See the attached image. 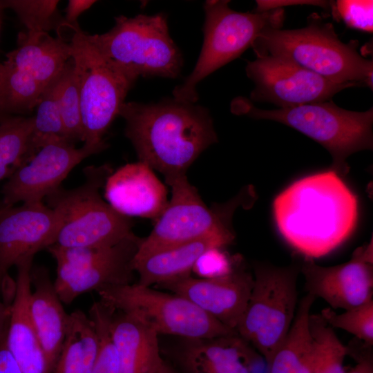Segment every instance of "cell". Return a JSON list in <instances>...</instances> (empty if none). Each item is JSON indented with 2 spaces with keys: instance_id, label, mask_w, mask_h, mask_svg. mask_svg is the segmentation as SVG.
<instances>
[{
  "instance_id": "1",
  "label": "cell",
  "mask_w": 373,
  "mask_h": 373,
  "mask_svg": "<svg viewBox=\"0 0 373 373\" xmlns=\"http://www.w3.org/2000/svg\"><path fill=\"white\" fill-rule=\"evenodd\" d=\"M277 229L303 257L324 256L346 241L358 217L356 196L332 170L299 179L274 198Z\"/></svg>"
},
{
  "instance_id": "2",
  "label": "cell",
  "mask_w": 373,
  "mask_h": 373,
  "mask_svg": "<svg viewBox=\"0 0 373 373\" xmlns=\"http://www.w3.org/2000/svg\"><path fill=\"white\" fill-rule=\"evenodd\" d=\"M119 115L139 161L160 172L166 183L186 175L199 155L218 142L209 110L173 97L124 102Z\"/></svg>"
},
{
  "instance_id": "3",
  "label": "cell",
  "mask_w": 373,
  "mask_h": 373,
  "mask_svg": "<svg viewBox=\"0 0 373 373\" xmlns=\"http://www.w3.org/2000/svg\"><path fill=\"white\" fill-rule=\"evenodd\" d=\"M358 42L345 44L332 23L314 13L299 29L267 28L254 40L256 57H281L322 77L339 84L372 88V60L357 50Z\"/></svg>"
},
{
  "instance_id": "4",
  "label": "cell",
  "mask_w": 373,
  "mask_h": 373,
  "mask_svg": "<svg viewBox=\"0 0 373 373\" xmlns=\"http://www.w3.org/2000/svg\"><path fill=\"white\" fill-rule=\"evenodd\" d=\"M84 182L73 189L60 186L44 200L57 217L52 245L60 247H108L134 233V222L115 210L102 195L113 170L109 164L84 169Z\"/></svg>"
},
{
  "instance_id": "5",
  "label": "cell",
  "mask_w": 373,
  "mask_h": 373,
  "mask_svg": "<svg viewBox=\"0 0 373 373\" xmlns=\"http://www.w3.org/2000/svg\"><path fill=\"white\" fill-rule=\"evenodd\" d=\"M232 111L254 119L273 120L290 126L319 143L332 157L330 169L347 175L346 160L373 147V108L364 112L343 109L330 101L263 110L244 97L235 99Z\"/></svg>"
},
{
  "instance_id": "6",
  "label": "cell",
  "mask_w": 373,
  "mask_h": 373,
  "mask_svg": "<svg viewBox=\"0 0 373 373\" xmlns=\"http://www.w3.org/2000/svg\"><path fill=\"white\" fill-rule=\"evenodd\" d=\"M166 184L171 197L145 238H141L137 256L196 240L209 236H223L235 240L233 216L240 207H250L257 196L247 186L227 202L214 203L209 207L187 176L173 179Z\"/></svg>"
},
{
  "instance_id": "7",
  "label": "cell",
  "mask_w": 373,
  "mask_h": 373,
  "mask_svg": "<svg viewBox=\"0 0 373 373\" xmlns=\"http://www.w3.org/2000/svg\"><path fill=\"white\" fill-rule=\"evenodd\" d=\"M88 37L104 57L136 80L139 77L175 79L181 73L183 57L163 13L120 15L108 31L88 34Z\"/></svg>"
},
{
  "instance_id": "8",
  "label": "cell",
  "mask_w": 373,
  "mask_h": 373,
  "mask_svg": "<svg viewBox=\"0 0 373 373\" xmlns=\"http://www.w3.org/2000/svg\"><path fill=\"white\" fill-rule=\"evenodd\" d=\"M229 3L226 0L204 3L202 48L192 73L173 90L175 99L195 104L198 99V83L240 57L262 30L283 26L285 13L282 8L262 12H240L232 10Z\"/></svg>"
},
{
  "instance_id": "9",
  "label": "cell",
  "mask_w": 373,
  "mask_h": 373,
  "mask_svg": "<svg viewBox=\"0 0 373 373\" xmlns=\"http://www.w3.org/2000/svg\"><path fill=\"white\" fill-rule=\"evenodd\" d=\"M300 272V262L285 267L260 262L254 265L252 290L236 331L267 364L294 321Z\"/></svg>"
},
{
  "instance_id": "10",
  "label": "cell",
  "mask_w": 373,
  "mask_h": 373,
  "mask_svg": "<svg viewBox=\"0 0 373 373\" xmlns=\"http://www.w3.org/2000/svg\"><path fill=\"white\" fill-rule=\"evenodd\" d=\"M71 29L69 42L80 98L84 144L107 149L104 136L137 80L104 57L79 26Z\"/></svg>"
},
{
  "instance_id": "11",
  "label": "cell",
  "mask_w": 373,
  "mask_h": 373,
  "mask_svg": "<svg viewBox=\"0 0 373 373\" xmlns=\"http://www.w3.org/2000/svg\"><path fill=\"white\" fill-rule=\"evenodd\" d=\"M97 292L103 303L133 316L158 336L206 338L237 333L176 294L137 283L106 287Z\"/></svg>"
},
{
  "instance_id": "12",
  "label": "cell",
  "mask_w": 373,
  "mask_h": 373,
  "mask_svg": "<svg viewBox=\"0 0 373 373\" xmlns=\"http://www.w3.org/2000/svg\"><path fill=\"white\" fill-rule=\"evenodd\" d=\"M140 239L133 233L108 247L50 246L47 250L57 264L54 286L61 302L70 304L91 290L131 284L132 261Z\"/></svg>"
},
{
  "instance_id": "13",
  "label": "cell",
  "mask_w": 373,
  "mask_h": 373,
  "mask_svg": "<svg viewBox=\"0 0 373 373\" xmlns=\"http://www.w3.org/2000/svg\"><path fill=\"white\" fill-rule=\"evenodd\" d=\"M247 77L255 88L254 102H269L279 108L330 101L342 90L356 86L333 82L281 57L263 55L247 61Z\"/></svg>"
},
{
  "instance_id": "14",
  "label": "cell",
  "mask_w": 373,
  "mask_h": 373,
  "mask_svg": "<svg viewBox=\"0 0 373 373\" xmlns=\"http://www.w3.org/2000/svg\"><path fill=\"white\" fill-rule=\"evenodd\" d=\"M66 139L42 146L20 166L1 189L2 207L43 200L61 186L68 173L86 158L106 148L85 144L77 148Z\"/></svg>"
},
{
  "instance_id": "15",
  "label": "cell",
  "mask_w": 373,
  "mask_h": 373,
  "mask_svg": "<svg viewBox=\"0 0 373 373\" xmlns=\"http://www.w3.org/2000/svg\"><path fill=\"white\" fill-rule=\"evenodd\" d=\"M300 272L307 294L327 302L332 309L347 310L372 298L373 242L357 247L350 260L331 267L303 257Z\"/></svg>"
},
{
  "instance_id": "16",
  "label": "cell",
  "mask_w": 373,
  "mask_h": 373,
  "mask_svg": "<svg viewBox=\"0 0 373 373\" xmlns=\"http://www.w3.org/2000/svg\"><path fill=\"white\" fill-rule=\"evenodd\" d=\"M254 275L241 257L227 274L204 278L188 276L157 285L182 296L227 327L235 330L245 309Z\"/></svg>"
},
{
  "instance_id": "17",
  "label": "cell",
  "mask_w": 373,
  "mask_h": 373,
  "mask_svg": "<svg viewBox=\"0 0 373 373\" xmlns=\"http://www.w3.org/2000/svg\"><path fill=\"white\" fill-rule=\"evenodd\" d=\"M57 220L43 202L22 203L0 208V280L12 266L33 260L55 240Z\"/></svg>"
},
{
  "instance_id": "18",
  "label": "cell",
  "mask_w": 373,
  "mask_h": 373,
  "mask_svg": "<svg viewBox=\"0 0 373 373\" xmlns=\"http://www.w3.org/2000/svg\"><path fill=\"white\" fill-rule=\"evenodd\" d=\"M180 338L174 356L183 373H258L262 356L237 333Z\"/></svg>"
},
{
  "instance_id": "19",
  "label": "cell",
  "mask_w": 373,
  "mask_h": 373,
  "mask_svg": "<svg viewBox=\"0 0 373 373\" xmlns=\"http://www.w3.org/2000/svg\"><path fill=\"white\" fill-rule=\"evenodd\" d=\"M103 189L106 202L129 218L137 216L155 221L168 202L166 186L151 168L140 161L113 171Z\"/></svg>"
},
{
  "instance_id": "20",
  "label": "cell",
  "mask_w": 373,
  "mask_h": 373,
  "mask_svg": "<svg viewBox=\"0 0 373 373\" xmlns=\"http://www.w3.org/2000/svg\"><path fill=\"white\" fill-rule=\"evenodd\" d=\"M6 345L22 373H50L29 310L32 260L17 266Z\"/></svg>"
},
{
  "instance_id": "21",
  "label": "cell",
  "mask_w": 373,
  "mask_h": 373,
  "mask_svg": "<svg viewBox=\"0 0 373 373\" xmlns=\"http://www.w3.org/2000/svg\"><path fill=\"white\" fill-rule=\"evenodd\" d=\"M29 310L44 352L50 373H53L67 333L69 316L55 290L48 271L41 266L32 267Z\"/></svg>"
},
{
  "instance_id": "22",
  "label": "cell",
  "mask_w": 373,
  "mask_h": 373,
  "mask_svg": "<svg viewBox=\"0 0 373 373\" xmlns=\"http://www.w3.org/2000/svg\"><path fill=\"white\" fill-rule=\"evenodd\" d=\"M233 241L223 236H209L145 255H135L132 267L138 275L136 283L152 287L190 276L198 260L207 251L223 249Z\"/></svg>"
},
{
  "instance_id": "23",
  "label": "cell",
  "mask_w": 373,
  "mask_h": 373,
  "mask_svg": "<svg viewBox=\"0 0 373 373\" xmlns=\"http://www.w3.org/2000/svg\"><path fill=\"white\" fill-rule=\"evenodd\" d=\"M4 66L47 88L59 77L72 57L70 42L48 32L20 34L18 46L6 55Z\"/></svg>"
},
{
  "instance_id": "24",
  "label": "cell",
  "mask_w": 373,
  "mask_h": 373,
  "mask_svg": "<svg viewBox=\"0 0 373 373\" xmlns=\"http://www.w3.org/2000/svg\"><path fill=\"white\" fill-rule=\"evenodd\" d=\"M121 373H157L163 359L158 335L133 316L115 311L111 322Z\"/></svg>"
},
{
  "instance_id": "25",
  "label": "cell",
  "mask_w": 373,
  "mask_h": 373,
  "mask_svg": "<svg viewBox=\"0 0 373 373\" xmlns=\"http://www.w3.org/2000/svg\"><path fill=\"white\" fill-rule=\"evenodd\" d=\"M315 300L306 294L300 300L285 338L267 364V373H312L314 346L309 319Z\"/></svg>"
},
{
  "instance_id": "26",
  "label": "cell",
  "mask_w": 373,
  "mask_h": 373,
  "mask_svg": "<svg viewBox=\"0 0 373 373\" xmlns=\"http://www.w3.org/2000/svg\"><path fill=\"white\" fill-rule=\"evenodd\" d=\"M97 350V335L91 319L79 309L72 312L53 373H91Z\"/></svg>"
},
{
  "instance_id": "27",
  "label": "cell",
  "mask_w": 373,
  "mask_h": 373,
  "mask_svg": "<svg viewBox=\"0 0 373 373\" xmlns=\"http://www.w3.org/2000/svg\"><path fill=\"white\" fill-rule=\"evenodd\" d=\"M32 128L33 116L7 115L0 119V182L30 159Z\"/></svg>"
},
{
  "instance_id": "28",
  "label": "cell",
  "mask_w": 373,
  "mask_h": 373,
  "mask_svg": "<svg viewBox=\"0 0 373 373\" xmlns=\"http://www.w3.org/2000/svg\"><path fill=\"white\" fill-rule=\"evenodd\" d=\"M309 323L314 346L312 373H347L344 361L350 354L349 347L339 340L320 314H310Z\"/></svg>"
},
{
  "instance_id": "29",
  "label": "cell",
  "mask_w": 373,
  "mask_h": 373,
  "mask_svg": "<svg viewBox=\"0 0 373 373\" xmlns=\"http://www.w3.org/2000/svg\"><path fill=\"white\" fill-rule=\"evenodd\" d=\"M55 89L66 138L73 144L84 142L80 98L72 57L56 80Z\"/></svg>"
},
{
  "instance_id": "30",
  "label": "cell",
  "mask_w": 373,
  "mask_h": 373,
  "mask_svg": "<svg viewBox=\"0 0 373 373\" xmlns=\"http://www.w3.org/2000/svg\"><path fill=\"white\" fill-rule=\"evenodd\" d=\"M55 82L44 90L35 107L30 140V158L49 142L59 139L68 140L56 97Z\"/></svg>"
},
{
  "instance_id": "31",
  "label": "cell",
  "mask_w": 373,
  "mask_h": 373,
  "mask_svg": "<svg viewBox=\"0 0 373 373\" xmlns=\"http://www.w3.org/2000/svg\"><path fill=\"white\" fill-rule=\"evenodd\" d=\"M114 310L100 300L95 302L89 309L98 338V350L91 373H121L117 350L111 332Z\"/></svg>"
},
{
  "instance_id": "32",
  "label": "cell",
  "mask_w": 373,
  "mask_h": 373,
  "mask_svg": "<svg viewBox=\"0 0 373 373\" xmlns=\"http://www.w3.org/2000/svg\"><path fill=\"white\" fill-rule=\"evenodd\" d=\"M58 3L55 0L0 1L3 9L10 8L15 12L30 33L48 32L66 26L57 13Z\"/></svg>"
},
{
  "instance_id": "33",
  "label": "cell",
  "mask_w": 373,
  "mask_h": 373,
  "mask_svg": "<svg viewBox=\"0 0 373 373\" xmlns=\"http://www.w3.org/2000/svg\"><path fill=\"white\" fill-rule=\"evenodd\" d=\"M320 315L332 328L343 329L371 347L373 345V299L337 314L330 307L324 308Z\"/></svg>"
},
{
  "instance_id": "34",
  "label": "cell",
  "mask_w": 373,
  "mask_h": 373,
  "mask_svg": "<svg viewBox=\"0 0 373 373\" xmlns=\"http://www.w3.org/2000/svg\"><path fill=\"white\" fill-rule=\"evenodd\" d=\"M333 15L342 19L347 26L358 30L372 32L373 1L338 0L330 3Z\"/></svg>"
},
{
  "instance_id": "35",
  "label": "cell",
  "mask_w": 373,
  "mask_h": 373,
  "mask_svg": "<svg viewBox=\"0 0 373 373\" xmlns=\"http://www.w3.org/2000/svg\"><path fill=\"white\" fill-rule=\"evenodd\" d=\"M238 257H228L222 249H211L198 260L194 268L207 275V277L225 274L233 269Z\"/></svg>"
},
{
  "instance_id": "36",
  "label": "cell",
  "mask_w": 373,
  "mask_h": 373,
  "mask_svg": "<svg viewBox=\"0 0 373 373\" xmlns=\"http://www.w3.org/2000/svg\"><path fill=\"white\" fill-rule=\"evenodd\" d=\"M256 12H262L268 10L282 8L284 6L294 5H312L321 6L325 9L329 8V3L325 1L314 0H277V1H256Z\"/></svg>"
},
{
  "instance_id": "37",
  "label": "cell",
  "mask_w": 373,
  "mask_h": 373,
  "mask_svg": "<svg viewBox=\"0 0 373 373\" xmlns=\"http://www.w3.org/2000/svg\"><path fill=\"white\" fill-rule=\"evenodd\" d=\"M96 1L93 0H70L65 9L64 21L67 26L73 28L77 26L78 17L86 10H88Z\"/></svg>"
},
{
  "instance_id": "38",
  "label": "cell",
  "mask_w": 373,
  "mask_h": 373,
  "mask_svg": "<svg viewBox=\"0 0 373 373\" xmlns=\"http://www.w3.org/2000/svg\"><path fill=\"white\" fill-rule=\"evenodd\" d=\"M0 373H22L6 345V336L0 341Z\"/></svg>"
},
{
  "instance_id": "39",
  "label": "cell",
  "mask_w": 373,
  "mask_h": 373,
  "mask_svg": "<svg viewBox=\"0 0 373 373\" xmlns=\"http://www.w3.org/2000/svg\"><path fill=\"white\" fill-rule=\"evenodd\" d=\"M2 281L0 280V286ZM10 316V305H6L0 300V341L6 336Z\"/></svg>"
},
{
  "instance_id": "40",
  "label": "cell",
  "mask_w": 373,
  "mask_h": 373,
  "mask_svg": "<svg viewBox=\"0 0 373 373\" xmlns=\"http://www.w3.org/2000/svg\"><path fill=\"white\" fill-rule=\"evenodd\" d=\"M347 373H373V363L370 355L358 357L356 365Z\"/></svg>"
},
{
  "instance_id": "41",
  "label": "cell",
  "mask_w": 373,
  "mask_h": 373,
  "mask_svg": "<svg viewBox=\"0 0 373 373\" xmlns=\"http://www.w3.org/2000/svg\"><path fill=\"white\" fill-rule=\"evenodd\" d=\"M157 373H181L167 362L162 361Z\"/></svg>"
},
{
  "instance_id": "42",
  "label": "cell",
  "mask_w": 373,
  "mask_h": 373,
  "mask_svg": "<svg viewBox=\"0 0 373 373\" xmlns=\"http://www.w3.org/2000/svg\"><path fill=\"white\" fill-rule=\"evenodd\" d=\"M3 10V9L0 4V29H1V13H2ZM1 63L0 62V69H1Z\"/></svg>"
},
{
  "instance_id": "43",
  "label": "cell",
  "mask_w": 373,
  "mask_h": 373,
  "mask_svg": "<svg viewBox=\"0 0 373 373\" xmlns=\"http://www.w3.org/2000/svg\"><path fill=\"white\" fill-rule=\"evenodd\" d=\"M3 117H5V116H1V115H0V119H1V118Z\"/></svg>"
}]
</instances>
